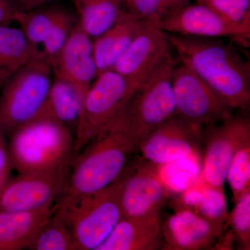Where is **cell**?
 I'll list each match as a JSON object with an SVG mask.
<instances>
[{"instance_id":"cell-4","label":"cell","mask_w":250,"mask_h":250,"mask_svg":"<svg viewBox=\"0 0 250 250\" xmlns=\"http://www.w3.org/2000/svg\"><path fill=\"white\" fill-rule=\"evenodd\" d=\"M123 173L116 182L99 191L66 203L55 202L54 214L70 230L74 250H97L123 218Z\"/></svg>"},{"instance_id":"cell-15","label":"cell","mask_w":250,"mask_h":250,"mask_svg":"<svg viewBox=\"0 0 250 250\" xmlns=\"http://www.w3.org/2000/svg\"><path fill=\"white\" fill-rule=\"evenodd\" d=\"M170 47L166 32L156 28L150 21L118 59L113 70L140 83L170 53Z\"/></svg>"},{"instance_id":"cell-29","label":"cell","mask_w":250,"mask_h":250,"mask_svg":"<svg viewBox=\"0 0 250 250\" xmlns=\"http://www.w3.org/2000/svg\"><path fill=\"white\" fill-rule=\"evenodd\" d=\"M226 180L232 190L235 202L250 190V142L245 143L235 153Z\"/></svg>"},{"instance_id":"cell-23","label":"cell","mask_w":250,"mask_h":250,"mask_svg":"<svg viewBox=\"0 0 250 250\" xmlns=\"http://www.w3.org/2000/svg\"><path fill=\"white\" fill-rule=\"evenodd\" d=\"M200 156H191L158 166L159 177L169 192L182 193L198 182L201 177Z\"/></svg>"},{"instance_id":"cell-35","label":"cell","mask_w":250,"mask_h":250,"mask_svg":"<svg viewBox=\"0 0 250 250\" xmlns=\"http://www.w3.org/2000/svg\"><path fill=\"white\" fill-rule=\"evenodd\" d=\"M13 72H14L6 70V69H0V93H1L5 82Z\"/></svg>"},{"instance_id":"cell-20","label":"cell","mask_w":250,"mask_h":250,"mask_svg":"<svg viewBox=\"0 0 250 250\" xmlns=\"http://www.w3.org/2000/svg\"><path fill=\"white\" fill-rule=\"evenodd\" d=\"M82 29L93 39L124 17L123 0H72Z\"/></svg>"},{"instance_id":"cell-25","label":"cell","mask_w":250,"mask_h":250,"mask_svg":"<svg viewBox=\"0 0 250 250\" xmlns=\"http://www.w3.org/2000/svg\"><path fill=\"white\" fill-rule=\"evenodd\" d=\"M59 6L46 5L30 11H17L16 21L19 24L28 41L35 48L39 49L45 41L53 22Z\"/></svg>"},{"instance_id":"cell-6","label":"cell","mask_w":250,"mask_h":250,"mask_svg":"<svg viewBox=\"0 0 250 250\" xmlns=\"http://www.w3.org/2000/svg\"><path fill=\"white\" fill-rule=\"evenodd\" d=\"M140 83L126 78L113 69L97 77L83 98L72 160L100 129L127 106Z\"/></svg>"},{"instance_id":"cell-31","label":"cell","mask_w":250,"mask_h":250,"mask_svg":"<svg viewBox=\"0 0 250 250\" xmlns=\"http://www.w3.org/2000/svg\"><path fill=\"white\" fill-rule=\"evenodd\" d=\"M228 223L242 250L250 248V190L245 192L236 202V206L229 215Z\"/></svg>"},{"instance_id":"cell-16","label":"cell","mask_w":250,"mask_h":250,"mask_svg":"<svg viewBox=\"0 0 250 250\" xmlns=\"http://www.w3.org/2000/svg\"><path fill=\"white\" fill-rule=\"evenodd\" d=\"M223 225L188 209L177 210L162 224L163 250L208 249L222 236Z\"/></svg>"},{"instance_id":"cell-5","label":"cell","mask_w":250,"mask_h":250,"mask_svg":"<svg viewBox=\"0 0 250 250\" xmlns=\"http://www.w3.org/2000/svg\"><path fill=\"white\" fill-rule=\"evenodd\" d=\"M53 80L52 66L41 54L10 75L0 93V132L4 137L41 116Z\"/></svg>"},{"instance_id":"cell-36","label":"cell","mask_w":250,"mask_h":250,"mask_svg":"<svg viewBox=\"0 0 250 250\" xmlns=\"http://www.w3.org/2000/svg\"><path fill=\"white\" fill-rule=\"evenodd\" d=\"M1 136H4L2 134H1V132H0V137H1Z\"/></svg>"},{"instance_id":"cell-9","label":"cell","mask_w":250,"mask_h":250,"mask_svg":"<svg viewBox=\"0 0 250 250\" xmlns=\"http://www.w3.org/2000/svg\"><path fill=\"white\" fill-rule=\"evenodd\" d=\"M205 142L201 179L211 187L223 188L236 151L250 142V120L247 114L231 115L228 119L202 129Z\"/></svg>"},{"instance_id":"cell-33","label":"cell","mask_w":250,"mask_h":250,"mask_svg":"<svg viewBox=\"0 0 250 250\" xmlns=\"http://www.w3.org/2000/svg\"><path fill=\"white\" fill-rule=\"evenodd\" d=\"M17 11L11 0H0V24L15 22Z\"/></svg>"},{"instance_id":"cell-22","label":"cell","mask_w":250,"mask_h":250,"mask_svg":"<svg viewBox=\"0 0 250 250\" xmlns=\"http://www.w3.org/2000/svg\"><path fill=\"white\" fill-rule=\"evenodd\" d=\"M40 54L21 27L0 24V69L14 72Z\"/></svg>"},{"instance_id":"cell-3","label":"cell","mask_w":250,"mask_h":250,"mask_svg":"<svg viewBox=\"0 0 250 250\" xmlns=\"http://www.w3.org/2000/svg\"><path fill=\"white\" fill-rule=\"evenodd\" d=\"M9 137L10 159L18 174L57 170L71 164L75 137L51 117H39Z\"/></svg>"},{"instance_id":"cell-30","label":"cell","mask_w":250,"mask_h":250,"mask_svg":"<svg viewBox=\"0 0 250 250\" xmlns=\"http://www.w3.org/2000/svg\"><path fill=\"white\" fill-rule=\"evenodd\" d=\"M228 22L250 30V0H197Z\"/></svg>"},{"instance_id":"cell-27","label":"cell","mask_w":250,"mask_h":250,"mask_svg":"<svg viewBox=\"0 0 250 250\" xmlns=\"http://www.w3.org/2000/svg\"><path fill=\"white\" fill-rule=\"evenodd\" d=\"M188 4L190 0H123L125 13L140 21H159Z\"/></svg>"},{"instance_id":"cell-28","label":"cell","mask_w":250,"mask_h":250,"mask_svg":"<svg viewBox=\"0 0 250 250\" xmlns=\"http://www.w3.org/2000/svg\"><path fill=\"white\" fill-rule=\"evenodd\" d=\"M193 211L218 225L224 226L228 223V205L224 188L211 187L202 181L201 196Z\"/></svg>"},{"instance_id":"cell-32","label":"cell","mask_w":250,"mask_h":250,"mask_svg":"<svg viewBox=\"0 0 250 250\" xmlns=\"http://www.w3.org/2000/svg\"><path fill=\"white\" fill-rule=\"evenodd\" d=\"M12 164L4 136L0 137V192L11 179Z\"/></svg>"},{"instance_id":"cell-21","label":"cell","mask_w":250,"mask_h":250,"mask_svg":"<svg viewBox=\"0 0 250 250\" xmlns=\"http://www.w3.org/2000/svg\"><path fill=\"white\" fill-rule=\"evenodd\" d=\"M85 93L71 83L54 76L48 98L41 116L51 117L76 133Z\"/></svg>"},{"instance_id":"cell-18","label":"cell","mask_w":250,"mask_h":250,"mask_svg":"<svg viewBox=\"0 0 250 250\" xmlns=\"http://www.w3.org/2000/svg\"><path fill=\"white\" fill-rule=\"evenodd\" d=\"M54 204L34 210H0V250L28 249L53 215Z\"/></svg>"},{"instance_id":"cell-2","label":"cell","mask_w":250,"mask_h":250,"mask_svg":"<svg viewBox=\"0 0 250 250\" xmlns=\"http://www.w3.org/2000/svg\"><path fill=\"white\" fill-rule=\"evenodd\" d=\"M166 34L182 63L196 72L231 109L249 110L250 62L232 44L221 39Z\"/></svg>"},{"instance_id":"cell-14","label":"cell","mask_w":250,"mask_h":250,"mask_svg":"<svg viewBox=\"0 0 250 250\" xmlns=\"http://www.w3.org/2000/svg\"><path fill=\"white\" fill-rule=\"evenodd\" d=\"M51 66L54 76L66 81L84 93L98 77L93 39L79 22Z\"/></svg>"},{"instance_id":"cell-26","label":"cell","mask_w":250,"mask_h":250,"mask_svg":"<svg viewBox=\"0 0 250 250\" xmlns=\"http://www.w3.org/2000/svg\"><path fill=\"white\" fill-rule=\"evenodd\" d=\"M28 250H74L73 239L65 223L53 213L31 242Z\"/></svg>"},{"instance_id":"cell-10","label":"cell","mask_w":250,"mask_h":250,"mask_svg":"<svg viewBox=\"0 0 250 250\" xmlns=\"http://www.w3.org/2000/svg\"><path fill=\"white\" fill-rule=\"evenodd\" d=\"M202 131L200 125L174 116L141 136L137 149L145 160L156 166L200 156Z\"/></svg>"},{"instance_id":"cell-8","label":"cell","mask_w":250,"mask_h":250,"mask_svg":"<svg viewBox=\"0 0 250 250\" xmlns=\"http://www.w3.org/2000/svg\"><path fill=\"white\" fill-rule=\"evenodd\" d=\"M172 86L177 116L202 126L220 123L232 115V109L213 88L184 64L174 67Z\"/></svg>"},{"instance_id":"cell-13","label":"cell","mask_w":250,"mask_h":250,"mask_svg":"<svg viewBox=\"0 0 250 250\" xmlns=\"http://www.w3.org/2000/svg\"><path fill=\"white\" fill-rule=\"evenodd\" d=\"M128 164L123 172L121 202L123 218L159 214L169 191L161 182L158 166L145 160Z\"/></svg>"},{"instance_id":"cell-19","label":"cell","mask_w":250,"mask_h":250,"mask_svg":"<svg viewBox=\"0 0 250 250\" xmlns=\"http://www.w3.org/2000/svg\"><path fill=\"white\" fill-rule=\"evenodd\" d=\"M150 21L135 20L125 13L124 17L101 36L93 39V54L98 76L112 70L118 59Z\"/></svg>"},{"instance_id":"cell-11","label":"cell","mask_w":250,"mask_h":250,"mask_svg":"<svg viewBox=\"0 0 250 250\" xmlns=\"http://www.w3.org/2000/svg\"><path fill=\"white\" fill-rule=\"evenodd\" d=\"M70 164L59 170L28 172L11 177L0 192V210L37 209L55 202L66 186Z\"/></svg>"},{"instance_id":"cell-17","label":"cell","mask_w":250,"mask_h":250,"mask_svg":"<svg viewBox=\"0 0 250 250\" xmlns=\"http://www.w3.org/2000/svg\"><path fill=\"white\" fill-rule=\"evenodd\" d=\"M164 247L159 214L123 218L97 250H156Z\"/></svg>"},{"instance_id":"cell-1","label":"cell","mask_w":250,"mask_h":250,"mask_svg":"<svg viewBox=\"0 0 250 250\" xmlns=\"http://www.w3.org/2000/svg\"><path fill=\"white\" fill-rule=\"evenodd\" d=\"M140 138L121 111L72 159L66 186L55 202L74 201L116 182L137 149Z\"/></svg>"},{"instance_id":"cell-24","label":"cell","mask_w":250,"mask_h":250,"mask_svg":"<svg viewBox=\"0 0 250 250\" xmlns=\"http://www.w3.org/2000/svg\"><path fill=\"white\" fill-rule=\"evenodd\" d=\"M77 22L76 11L74 13L67 8L59 6L53 22L40 49L41 56L50 65L67 42Z\"/></svg>"},{"instance_id":"cell-7","label":"cell","mask_w":250,"mask_h":250,"mask_svg":"<svg viewBox=\"0 0 250 250\" xmlns=\"http://www.w3.org/2000/svg\"><path fill=\"white\" fill-rule=\"evenodd\" d=\"M174 67V60L170 52L141 82L123 110L126 119L141 137L177 116L172 86Z\"/></svg>"},{"instance_id":"cell-34","label":"cell","mask_w":250,"mask_h":250,"mask_svg":"<svg viewBox=\"0 0 250 250\" xmlns=\"http://www.w3.org/2000/svg\"><path fill=\"white\" fill-rule=\"evenodd\" d=\"M52 1L54 0H11L16 9L22 12L41 7Z\"/></svg>"},{"instance_id":"cell-12","label":"cell","mask_w":250,"mask_h":250,"mask_svg":"<svg viewBox=\"0 0 250 250\" xmlns=\"http://www.w3.org/2000/svg\"><path fill=\"white\" fill-rule=\"evenodd\" d=\"M153 23L156 28L168 34L214 39L225 38L244 47L250 45V30L228 22L209 7L200 3L185 5Z\"/></svg>"}]
</instances>
